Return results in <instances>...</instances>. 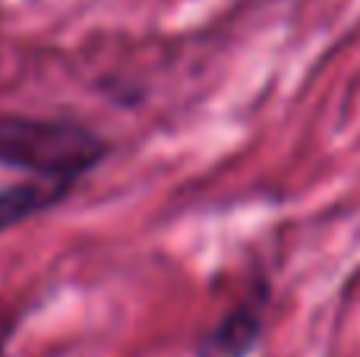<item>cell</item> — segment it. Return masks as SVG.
Segmentation results:
<instances>
[{"mask_svg":"<svg viewBox=\"0 0 360 357\" xmlns=\"http://www.w3.org/2000/svg\"><path fill=\"white\" fill-rule=\"evenodd\" d=\"M262 339V307L240 304L202 335L196 357H250Z\"/></svg>","mask_w":360,"mask_h":357,"instance_id":"2","label":"cell"},{"mask_svg":"<svg viewBox=\"0 0 360 357\" xmlns=\"http://www.w3.org/2000/svg\"><path fill=\"white\" fill-rule=\"evenodd\" d=\"M73 190V183L63 181H25L0 190V234L16 225H25L29 219L54 209L63 196Z\"/></svg>","mask_w":360,"mask_h":357,"instance_id":"3","label":"cell"},{"mask_svg":"<svg viewBox=\"0 0 360 357\" xmlns=\"http://www.w3.org/2000/svg\"><path fill=\"white\" fill-rule=\"evenodd\" d=\"M0 357H4V339H0Z\"/></svg>","mask_w":360,"mask_h":357,"instance_id":"4","label":"cell"},{"mask_svg":"<svg viewBox=\"0 0 360 357\" xmlns=\"http://www.w3.org/2000/svg\"><path fill=\"white\" fill-rule=\"evenodd\" d=\"M108 152L111 145L76 120L0 114V164L38 181L76 183Z\"/></svg>","mask_w":360,"mask_h":357,"instance_id":"1","label":"cell"}]
</instances>
